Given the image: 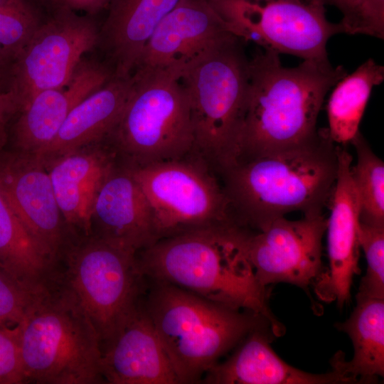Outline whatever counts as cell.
<instances>
[{
    "mask_svg": "<svg viewBox=\"0 0 384 384\" xmlns=\"http://www.w3.org/2000/svg\"><path fill=\"white\" fill-rule=\"evenodd\" d=\"M249 231L228 225L161 239L136 254L137 264L149 280L265 317L275 336H281L284 326L272 312L270 291L257 279L247 255Z\"/></svg>",
    "mask_w": 384,
    "mask_h": 384,
    "instance_id": "6da1fadb",
    "label": "cell"
},
{
    "mask_svg": "<svg viewBox=\"0 0 384 384\" xmlns=\"http://www.w3.org/2000/svg\"><path fill=\"white\" fill-rule=\"evenodd\" d=\"M326 128L292 147L238 160L220 176L235 223L258 231L289 213H322L338 170Z\"/></svg>",
    "mask_w": 384,
    "mask_h": 384,
    "instance_id": "7a4b0ae2",
    "label": "cell"
},
{
    "mask_svg": "<svg viewBox=\"0 0 384 384\" xmlns=\"http://www.w3.org/2000/svg\"><path fill=\"white\" fill-rule=\"evenodd\" d=\"M279 55L264 49L249 60L237 161L313 138L326 94L347 74L342 65L333 66L329 58L304 60L296 67H284Z\"/></svg>",
    "mask_w": 384,
    "mask_h": 384,
    "instance_id": "3957f363",
    "label": "cell"
},
{
    "mask_svg": "<svg viewBox=\"0 0 384 384\" xmlns=\"http://www.w3.org/2000/svg\"><path fill=\"white\" fill-rule=\"evenodd\" d=\"M147 281L144 306L179 384L202 381L218 360L252 331L270 327L273 332L270 323L259 314L166 282Z\"/></svg>",
    "mask_w": 384,
    "mask_h": 384,
    "instance_id": "277c9868",
    "label": "cell"
},
{
    "mask_svg": "<svg viewBox=\"0 0 384 384\" xmlns=\"http://www.w3.org/2000/svg\"><path fill=\"white\" fill-rule=\"evenodd\" d=\"M26 383H104L101 346L91 319L55 276L18 324Z\"/></svg>",
    "mask_w": 384,
    "mask_h": 384,
    "instance_id": "5b68a950",
    "label": "cell"
},
{
    "mask_svg": "<svg viewBox=\"0 0 384 384\" xmlns=\"http://www.w3.org/2000/svg\"><path fill=\"white\" fill-rule=\"evenodd\" d=\"M233 36L181 75L193 132V152L218 175L235 164L249 85V60Z\"/></svg>",
    "mask_w": 384,
    "mask_h": 384,
    "instance_id": "8992f818",
    "label": "cell"
},
{
    "mask_svg": "<svg viewBox=\"0 0 384 384\" xmlns=\"http://www.w3.org/2000/svg\"><path fill=\"white\" fill-rule=\"evenodd\" d=\"M175 72L136 69L122 114L106 142L132 167L177 159L193 152L186 91Z\"/></svg>",
    "mask_w": 384,
    "mask_h": 384,
    "instance_id": "52a82bcc",
    "label": "cell"
},
{
    "mask_svg": "<svg viewBox=\"0 0 384 384\" xmlns=\"http://www.w3.org/2000/svg\"><path fill=\"white\" fill-rule=\"evenodd\" d=\"M55 275L91 319L101 348L134 312L148 286L135 253L92 234L70 238Z\"/></svg>",
    "mask_w": 384,
    "mask_h": 384,
    "instance_id": "ba28073f",
    "label": "cell"
},
{
    "mask_svg": "<svg viewBox=\"0 0 384 384\" xmlns=\"http://www.w3.org/2000/svg\"><path fill=\"white\" fill-rule=\"evenodd\" d=\"M129 167L151 206L158 240L237 225L216 173L193 152L177 159Z\"/></svg>",
    "mask_w": 384,
    "mask_h": 384,
    "instance_id": "9c48e42d",
    "label": "cell"
},
{
    "mask_svg": "<svg viewBox=\"0 0 384 384\" xmlns=\"http://www.w3.org/2000/svg\"><path fill=\"white\" fill-rule=\"evenodd\" d=\"M227 30L265 50L303 60L328 59L326 45L344 33L328 21L324 6L304 0H208Z\"/></svg>",
    "mask_w": 384,
    "mask_h": 384,
    "instance_id": "30bf717a",
    "label": "cell"
},
{
    "mask_svg": "<svg viewBox=\"0 0 384 384\" xmlns=\"http://www.w3.org/2000/svg\"><path fill=\"white\" fill-rule=\"evenodd\" d=\"M55 7L11 71L3 95L11 121L38 92L65 86L84 55L97 46L99 29L89 15Z\"/></svg>",
    "mask_w": 384,
    "mask_h": 384,
    "instance_id": "8fae6325",
    "label": "cell"
},
{
    "mask_svg": "<svg viewBox=\"0 0 384 384\" xmlns=\"http://www.w3.org/2000/svg\"><path fill=\"white\" fill-rule=\"evenodd\" d=\"M327 218L322 213L299 220L277 218L246 238L247 257L258 281L265 287L279 282L305 291L324 272L322 239Z\"/></svg>",
    "mask_w": 384,
    "mask_h": 384,
    "instance_id": "7c38bea8",
    "label": "cell"
},
{
    "mask_svg": "<svg viewBox=\"0 0 384 384\" xmlns=\"http://www.w3.org/2000/svg\"><path fill=\"white\" fill-rule=\"evenodd\" d=\"M0 190L56 266L72 235L43 162L34 154L0 150Z\"/></svg>",
    "mask_w": 384,
    "mask_h": 384,
    "instance_id": "4fadbf2b",
    "label": "cell"
},
{
    "mask_svg": "<svg viewBox=\"0 0 384 384\" xmlns=\"http://www.w3.org/2000/svg\"><path fill=\"white\" fill-rule=\"evenodd\" d=\"M338 170L329 196L327 218L329 267L314 284L320 300L336 303L342 309L351 301L353 277L361 273L358 242L359 203L351 176L353 157L337 145Z\"/></svg>",
    "mask_w": 384,
    "mask_h": 384,
    "instance_id": "5bb4252c",
    "label": "cell"
},
{
    "mask_svg": "<svg viewBox=\"0 0 384 384\" xmlns=\"http://www.w3.org/2000/svg\"><path fill=\"white\" fill-rule=\"evenodd\" d=\"M233 36L208 0H181L154 31L135 70H169L181 76Z\"/></svg>",
    "mask_w": 384,
    "mask_h": 384,
    "instance_id": "9a60e30c",
    "label": "cell"
},
{
    "mask_svg": "<svg viewBox=\"0 0 384 384\" xmlns=\"http://www.w3.org/2000/svg\"><path fill=\"white\" fill-rule=\"evenodd\" d=\"M92 234L137 254L156 242L149 203L131 168L118 159L97 195Z\"/></svg>",
    "mask_w": 384,
    "mask_h": 384,
    "instance_id": "2e32d148",
    "label": "cell"
},
{
    "mask_svg": "<svg viewBox=\"0 0 384 384\" xmlns=\"http://www.w3.org/2000/svg\"><path fill=\"white\" fill-rule=\"evenodd\" d=\"M112 75L107 65L83 58L65 86L46 90L33 96L13 117L15 121L11 136L14 151L39 154L54 139L73 108Z\"/></svg>",
    "mask_w": 384,
    "mask_h": 384,
    "instance_id": "e0dca14e",
    "label": "cell"
},
{
    "mask_svg": "<svg viewBox=\"0 0 384 384\" xmlns=\"http://www.w3.org/2000/svg\"><path fill=\"white\" fill-rule=\"evenodd\" d=\"M117 161L115 151L104 141L44 164L72 236L92 234V215L97 195Z\"/></svg>",
    "mask_w": 384,
    "mask_h": 384,
    "instance_id": "ac0fdd59",
    "label": "cell"
},
{
    "mask_svg": "<svg viewBox=\"0 0 384 384\" xmlns=\"http://www.w3.org/2000/svg\"><path fill=\"white\" fill-rule=\"evenodd\" d=\"M101 351V371L105 383L179 384L145 310L144 299Z\"/></svg>",
    "mask_w": 384,
    "mask_h": 384,
    "instance_id": "d6986e66",
    "label": "cell"
},
{
    "mask_svg": "<svg viewBox=\"0 0 384 384\" xmlns=\"http://www.w3.org/2000/svg\"><path fill=\"white\" fill-rule=\"evenodd\" d=\"M274 337L270 327L252 331L227 360L215 364L202 381L210 384L357 383L335 366L324 374H313L292 367L272 348L270 343Z\"/></svg>",
    "mask_w": 384,
    "mask_h": 384,
    "instance_id": "ffe728a7",
    "label": "cell"
},
{
    "mask_svg": "<svg viewBox=\"0 0 384 384\" xmlns=\"http://www.w3.org/2000/svg\"><path fill=\"white\" fill-rule=\"evenodd\" d=\"M181 0H110L98 43L113 75L129 78L161 20Z\"/></svg>",
    "mask_w": 384,
    "mask_h": 384,
    "instance_id": "44dd1931",
    "label": "cell"
},
{
    "mask_svg": "<svg viewBox=\"0 0 384 384\" xmlns=\"http://www.w3.org/2000/svg\"><path fill=\"white\" fill-rule=\"evenodd\" d=\"M132 75H112L70 111L52 142L37 156L44 164L82 147L105 141L127 102Z\"/></svg>",
    "mask_w": 384,
    "mask_h": 384,
    "instance_id": "7402d4cb",
    "label": "cell"
},
{
    "mask_svg": "<svg viewBox=\"0 0 384 384\" xmlns=\"http://www.w3.org/2000/svg\"><path fill=\"white\" fill-rule=\"evenodd\" d=\"M335 326L346 333L353 346L351 361L343 352L335 354L331 365L357 383H375L384 375V299L356 298V306L348 319Z\"/></svg>",
    "mask_w": 384,
    "mask_h": 384,
    "instance_id": "603a6c76",
    "label": "cell"
},
{
    "mask_svg": "<svg viewBox=\"0 0 384 384\" xmlns=\"http://www.w3.org/2000/svg\"><path fill=\"white\" fill-rule=\"evenodd\" d=\"M0 267L31 289L53 278L55 265L33 239L0 190Z\"/></svg>",
    "mask_w": 384,
    "mask_h": 384,
    "instance_id": "cb8c5ba5",
    "label": "cell"
},
{
    "mask_svg": "<svg viewBox=\"0 0 384 384\" xmlns=\"http://www.w3.org/2000/svg\"><path fill=\"white\" fill-rule=\"evenodd\" d=\"M383 80L384 67L369 58L333 87L326 105V129L334 144L346 146L360 132L372 90Z\"/></svg>",
    "mask_w": 384,
    "mask_h": 384,
    "instance_id": "d4e9b609",
    "label": "cell"
},
{
    "mask_svg": "<svg viewBox=\"0 0 384 384\" xmlns=\"http://www.w3.org/2000/svg\"><path fill=\"white\" fill-rule=\"evenodd\" d=\"M43 21L29 0H0V95L6 93L15 63Z\"/></svg>",
    "mask_w": 384,
    "mask_h": 384,
    "instance_id": "484cf974",
    "label": "cell"
},
{
    "mask_svg": "<svg viewBox=\"0 0 384 384\" xmlns=\"http://www.w3.org/2000/svg\"><path fill=\"white\" fill-rule=\"evenodd\" d=\"M356 162L351 172L359 203V221L384 225V164L359 132L351 141Z\"/></svg>",
    "mask_w": 384,
    "mask_h": 384,
    "instance_id": "4316f807",
    "label": "cell"
},
{
    "mask_svg": "<svg viewBox=\"0 0 384 384\" xmlns=\"http://www.w3.org/2000/svg\"><path fill=\"white\" fill-rule=\"evenodd\" d=\"M358 242L365 253L367 270L356 298L384 299V225L359 221Z\"/></svg>",
    "mask_w": 384,
    "mask_h": 384,
    "instance_id": "83f0119b",
    "label": "cell"
},
{
    "mask_svg": "<svg viewBox=\"0 0 384 384\" xmlns=\"http://www.w3.org/2000/svg\"><path fill=\"white\" fill-rule=\"evenodd\" d=\"M41 288L24 285L0 267V326L18 324Z\"/></svg>",
    "mask_w": 384,
    "mask_h": 384,
    "instance_id": "f1b7e54d",
    "label": "cell"
},
{
    "mask_svg": "<svg viewBox=\"0 0 384 384\" xmlns=\"http://www.w3.org/2000/svg\"><path fill=\"white\" fill-rule=\"evenodd\" d=\"M26 383L19 327L0 326V384Z\"/></svg>",
    "mask_w": 384,
    "mask_h": 384,
    "instance_id": "f546056e",
    "label": "cell"
},
{
    "mask_svg": "<svg viewBox=\"0 0 384 384\" xmlns=\"http://www.w3.org/2000/svg\"><path fill=\"white\" fill-rule=\"evenodd\" d=\"M353 34L383 39L384 0H363Z\"/></svg>",
    "mask_w": 384,
    "mask_h": 384,
    "instance_id": "4dcf8cb0",
    "label": "cell"
},
{
    "mask_svg": "<svg viewBox=\"0 0 384 384\" xmlns=\"http://www.w3.org/2000/svg\"><path fill=\"white\" fill-rule=\"evenodd\" d=\"M314 2L325 5H333L341 12L343 17L340 23L344 33L353 34L358 14L363 0H312Z\"/></svg>",
    "mask_w": 384,
    "mask_h": 384,
    "instance_id": "1f68e13d",
    "label": "cell"
},
{
    "mask_svg": "<svg viewBox=\"0 0 384 384\" xmlns=\"http://www.w3.org/2000/svg\"><path fill=\"white\" fill-rule=\"evenodd\" d=\"M110 0H52L55 6L72 10L78 13L92 15L107 7Z\"/></svg>",
    "mask_w": 384,
    "mask_h": 384,
    "instance_id": "d6a6232c",
    "label": "cell"
},
{
    "mask_svg": "<svg viewBox=\"0 0 384 384\" xmlns=\"http://www.w3.org/2000/svg\"><path fill=\"white\" fill-rule=\"evenodd\" d=\"M304 1H311V0H304Z\"/></svg>",
    "mask_w": 384,
    "mask_h": 384,
    "instance_id": "836d02e7",
    "label": "cell"
}]
</instances>
